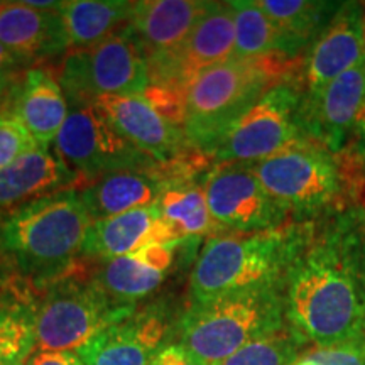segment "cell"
<instances>
[{
	"instance_id": "26",
	"label": "cell",
	"mask_w": 365,
	"mask_h": 365,
	"mask_svg": "<svg viewBox=\"0 0 365 365\" xmlns=\"http://www.w3.org/2000/svg\"><path fill=\"white\" fill-rule=\"evenodd\" d=\"M340 4L314 0H257V6L289 39L298 54L323 33Z\"/></svg>"
},
{
	"instance_id": "12",
	"label": "cell",
	"mask_w": 365,
	"mask_h": 365,
	"mask_svg": "<svg viewBox=\"0 0 365 365\" xmlns=\"http://www.w3.org/2000/svg\"><path fill=\"white\" fill-rule=\"evenodd\" d=\"M235 19L230 2H210L207 12L176 51L149 59L150 85L188 91L196 76L234 59Z\"/></svg>"
},
{
	"instance_id": "40",
	"label": "cell",
	"mask_w": 365,
	"mask_h": 365,
	"mask_svg": "<svg viewBox=\"0 0 365 365\" xmlns=\"http://www.w3.org/2000/svg\"><path fill=\"white\" fill-rule=\"evenodd\" d=\"M2 6H4V2H0V9H2Z\"/></svg>"
},
{
	"instance_id": "23",
	"label": "cell",
	"mask_w": 365,
	"mask_h": 365,
	"mask_svg": "<svg viewBox=\"0 0 365 365\" xmlns=\"http://www.w3.org/2000/svg\"><path fill=\"white\" fill-rule=\"evenodd\" d=\"M134 2L127 0H71L59 17L68 49L93 48L129 24Z\"/></svg>"
},
{
	"instance_id": "39",
	"label": "cell",
	"mask_w": 365,
	"mask_h": 365,
	"mask_svg": "<svg viewBox=\"0 0 365 365\" xmlns=\"http://www.w3.org/2000/svg\"><path fill=\"white\" fill-rule=\"evenodd\" d=\"M364 66H365V49H364Z\"/></svg>"
},
{
	"instance_id": "2",
	"label": "cell",
	"mask_w": 365,
	"mask_h": 365,
	"mask_svg": "<svg viewBox=\"0 0 365 365\" xmlns=\"http://www.w3.org/2000/svg\"><path fill=\"white\" fill-rule=\"evenodd\" d=\"M80 190H66L0 215V269L48 287L73 271L91 225Z\"/></svg>"
},
{
	"instance_id": "8",
	"label": "cell",
	"mask_w": 365,
	"mask_h": 365,
	"mask_svg": "<svg viewBox=\"0 0 365 365\" xmlns=\"http://www.w3.org/2000/svg\"><path fill=\"white\" fill-rule=\"evenodd\" d=\"M304 91L277 81L255 102L213 150L217 164H254L309 140L303 124Z\"/></svg>"
},
{
	"instance_id": "34",
	"label": "cell",
	"mask_w": 365,
	"mask_h": 365,
	"mask_svg": "<svg viewBox=\"0 0 365 365\" xmlns=\"http://www.w3.org/2000/svg\"><path fill=\"white\" fill-rule=\"evenodd\" d=\"M24 66V63L19 61V59L0 44V83L12 86L21 78L19 75H22V68Z\"/></svg>"
},
{
	"instance_id": "6",
	"label": "cell",
	"mask_w": 365,
	"mask_h": 365,
	"mask_svg": "<svg viewBox=\"0 0 365 365\" xmlns=\"http://www.w3.org/2000/svg\"><path fill=\"white\" fill-rule=\"evenodd\" d=\"M134 309V304L113 301L95 277H80L71 271L46 287L43 299L36 304V349L41 352L80 350Z\"/></svg>"
},
{
	"instance_id": "1",
	"label": "cell",
	"mask_w": 365,
	"mask_h": 365,
	"mask_svg": "<svg viewBox=\"0 0 365 365\" xmlns=\"http://www.w3.org/2000/svg\"><path fill=\"white\" fill-rule=\"evenodd\" d=\"M286 322L308 344L330 346L365 333V213L313 225L284 282Z\"/></svg>"
},
{
	"instance_id": "14",
	"label": "cell",
	"mask_w": 365,
	"mask_h": 365,
	"mask_svg": "<svg viewBox=\"0 0 365 365\" xmlns=\"http://www.w3.org/2000/svg\"><path fill=\"white\" fill-rule=\"evenodd\" d=\"M365 4L341 2L304 63V95H314L345 71L364 63Z\"/></svg>"
},
{
	"instance_id": "7",
	"label": "cell",
	"mask_w": 365,
	"mask_h": 365,
	"mask_svg": "<svg viewBox=\"0 0 365 365\" xmlns=\"http://www.w3.org/2000/svg\"><path fill=\"white\" fill-rule=\"evenodd\" d=\"M56 76L71 108L107 95H143L150 85L148 58L127 26L93 48L66 53Z\"/></svg>"
},
{
	"instance_id": "24",
	"label": "cell",
	"mask_w": 365,
	"mask_h": 365,
	"mask_svg": "<svg viewBox=\"0 0 365 365\" xmlns=\"http://www.w3.org/2000/svg\"><path fill=\"white\" fill-rule=\"evenodd\" d=\"M156 208L175 244L218 234L210 213L203 180H181L164 191Z\"/></svg>"
},
{
	"instance_id": "30",
	"label": "cell",
	"mask_w": 365,
	"mask_h": 365,
	"mask_svg": "<svg viewBox=\"0 0 365 365\" xmlns=\"http://www.w3.org/2000/svg\"><path fill=\"white\" fill-rule=\"evenodd\" d=\"M164 120L182 129L186 117V91L168 85H149L140 95Z\"/></svg>"
},
{
	"instance_id": "27",
	"label": "cell",
	"mask_w": 365,
	"mask_h": 365,
	"mask_svg": "<svg viewBox=\"0 0 365 365\" xmlns=\"http://www.w3.org/2000/svg\"><path fill=\"white\" fill-rule=\"evenodd\" d=\"M36 304L29 291L16 289L0 299V365H24L36 346Z\"/></svg>"
},
{
	"instance_id": "20",
	"label": "cell",
	"mask_w": 365,
	"mask_h": 365,
	"mask_svg": "<svg viewBox=\"0 0 365 365\" xmlns=\"http://www.w3.org/2000/svg\"><path fill=\"white\" fill-rule=\"evenodd\" d=\"M181 244H148L135 252L105 261L95 279L113 301L134 304L158 289L175 264Z\"/></svg>"
},
{
	"instance_id": "5",
	"label": "cell",
	"mask_w": 365,
	"mask_h": 365,
	"mask_svg": "<svg viewBox=\"0 0 365 365\" xmlns=\"http://www.w3.org/2000/svg\"><path fill=\"white\" fill-rule=\"evenodd\" d=\"M279 61L230 59L203 71L186 91V140L191 148L212 156L239 118L281 81Z\"/></svg>"
},
{
	"instance_id": "28",
	"label": "cell",
	"mask_w": 365,
	"mask_h": 365,
	"mask_svg": "<svg viewBox=\"0 0 365 365\" xmlns=\"http://www.w3.org/2000/svg\"><path fill=\"white\" fill-rule=\"evenodd\" d=\"M308 341L286 325L282 330L254 340L218 365H293Z\"/></svg>"
},
{
	"instance_id": "11",
	"label": "cell",
	"mask_w": 365,
	"mask_h": 365,
	"mask_svg": "<svg viewBox=\"0 0 365 365\" xmlns=\"http://www.w3.org/2000/svg\"><path fill=\"white\" fill-rule=\"evenodd\" d=\"M203 190L218 234H254L287 225L291 213L267 193L250 164H217Z\"/></svg>"
},
{
	"instance_id": "9",
	"label": "cell",
	"mask_w": 365,
	"mask_h": 365,
	"mask_svg": "<svg viewBox=\"0 0 365 365\" xmlns=\"http://www.w3.org/2000/svg\"><path fill=\"white\" fill-rule=\"evenodd\" d=\"M250 168L267 193L299 218L335 207L341 195L335 158L313 140L291 145Z\"/></svg>"
},
{
	"instance_id": "15",
	"label": "cell",
	"mask_w": 365,
	"mask_h": 365,
	"mask_svg": "<svg viewBox=\"0 0 365 365\" xmlns=\"http://www.w3.org/2000/svg\"><path fill=\"white\" fill-rule=\"evenodd\" d=\"M170 331L166 313L158 307L134 309L76 350L85 365H150Z\"/></svg>"
},
{
	"instance_id": "4",
	"label": "cell",
	"mask_w": 365,
	"mask_h": 365,
	"mask_svg": "<svg viewBox=\"0 0 365 365\" xmlns=\"http://www.w3.org/2000/svg\"><path fill=\"white\" fill-rule=\"evenodd\" d=\"M284 289H255L190 307L178 328L180 345L203 365H218L250 341L287 325Z\"/></svg>"
},
{
	"instance_id": "36",
	"label": "cell",
	"mask_w": 365,
	"mask_h": 365,
	"mask_svg": "<svg viewBox=\"0 0 365 365\" xmlns=\"http://www.w3.org/2000/svg\"><path fill=\"white\" fill-rule=\"evenodd\" d=\"M9 276H11V274H6V272L2 271V269H0V299L6 298L7 294L14 293V291H16V289H19V286H11V284L7 286V277Z\"/></svg>"
},
{
	"instance_id": "31",
	"label": "cell",
	"mask_w": 365,
	"mask_h": 365,
	"mask_svg": "<svg viewBox=\"0 0 365 365\" xmlns=\"http://www.w3.org/2000/svg\"><path fill=\"white\" fill-rule=\"evenodd\" d=\"M307 355L318 365H365V333L330 346H317Z\"/></svg>"
},
{
	"instance_id": "13",
	"label": "cell",
	"mask_w": 365,
	"mask_h": 365,
	"mask_svg": "<svg viewBox=\"0 0 365 365\" xmlns=\"http://www.w3.org/2000/svg\"><path fill=\"white\" fill-rule=\"evenodd\" d=\"M100 115L132 145L161 164L175 163L190 153L185 130L159 115L140 95H107L91 103Z\"/></svg>"
},
{
	"instance_id": "18",
	"label": "cell",
	"mask_w": 365,
	"mask_h": 365,
	"mask_svg": "<svg viewBox=\"0 0 365 365\" xmlns=\"http://www.w3.org/2000/svg\"><path fill=\"white\" fill-rule=\"evenodd\" d=\"M208 6L202 0H140L132 6L127 31L149 61L176 51Z\"/></svg>"
},
{
	"instance_id": "37",
	"label": "cell",
	"mask_w": 365,
	"mask_h": 365,
	"mask_svg": "<svg viewBox=\"0 0 365 365\" xmlns=\"http://www.w3.org/2000/svg\"><path fill=\"white\" fill-rule=\"evenodd\" d=\"M12 86H9L6 83H0V110H2V107L6 105V97L9 95V91H11Z\"/></svg>"
},
{
	"instance_id": "25",
	"label": "cell",
	"mask_w": 365,
	"mask_h": 365,
	"mask_svg": "<svg viewBox=\"0 0 365 365\" xmlns=\"http://www.w3.org/2000/svg\"><path fill=\"white\" fill-rule=\"evenodd\" d=\"M235 49L234 59L240 61H267L298 56L289 39L257 6V0H234Z\"/></svg>"
},
{
	"instance_id": "3",
	"label": "cell",
	"mask_w": 365,
	"mask_h": 365,
	"mask_svg": "<svg viewBox=\"0 0 365 365\" xmlns=\"http://www.w3.org/2000/svg\"><path fill=\"white\" fill-rule=\"evenodd\" d=\"M313 223L254 234H217L205 242L190 276V307L255 289H284Z\"/></svg>"
},
{
	"instance_id": "35",
	"label": "cell",
	"mask_w": 365,
	"mask_h": 365,
	"mask_svg": "<svg viewBox=\"0 0 365 365\" xmlns=\"http://www.w3.org/2000/svg\"><path fill=\"white\" fill-rule=\"evenodd\" d=\"M349 145L359 156H365V100L360 105L357 117H355L352 132H350Z\"/></svg>"
},
{
	"instance_id": "16",
	"label": "cell",
	"mask_w": 365,
	"mask_h": 365,
	"mask_svg": "<svg viewBox=\"0 0 365 365\" xmlns=\"http://www.w3.org/2000/svg\"><path fill=\"white\" fill-rule=\"evenodd\" d=\"M365 100V66L345 71L303 102V124L307 137L339 154L349 145L350 132L360 105Z\"/></svg>"
},
{
	"instance_id": "38",
	"label": "cell",
	"mask_w": 365,
	"mask_h": 365,
	"mask_svg": "<svg viewBox=\"0 0 365 365\" xmlns=\"http://www.w3.org/2000/svg\"><path fill=\"white\" fill-rule=\"evenodd\" d=\"M293 365H318V364L313 362L312 359H308L307 355H303V357H299Z\"/></svg>"
},
{
	"instance_id": "32",
	"label": "cell",
	"mask_w": 365,
	"mask_h": 365,
	"mask_svg": "<svg viewBox=\"0 0 365 365\" xmlns=\"http://www.w3.org/2000/svg\"><path fill=\"white\" fill-rule=\"evenodd\" d=\"M150 365H203L180 344L164 346Z\"/></svg>"
},
{
	"instance_id": "33",
	"label": "cell",
	"mask_w": 365,
	"mask_h": 365,
	"mask_svg": "<svg viewBox=\"0 0 365 365\" xmlns=\"http://www.w3.org/2000/svg\"><path fill=\"white\" fill-rule=\"evenodd\" d=\"M24 365H85L73 352H41L31 354Z\"/></svg>"
},
{
	"instance_id": "29",
	"label": "cell",
	"mask_w": 365,
	"mask_h": 365,
	"mask_svg": "<svg viewBox=\"0 0 365 365\" xmlns=\"http://www.w3.org/2000/svg\"><path fill=\"white\" fill-rule=\"evenodd\" d=\"M39 148L22 122L4 105L0 110V170Z\"/></svg>"
},
{
	"instance_id": "21",
	"label": "cell",
	"mask_w": 365,
	"mask_h": 365,
	"mask_svg": "<svg viewBox=\"0 0 365 365\" xmlns=\"http://www.w3.org/2000/svg\"><path fill=\"white\" fill-rule=\"evenodd\" d=\"M0 44L26 66L68 49L59 12L38 11L26 2H4L0 9Z\"/></svg>"
},
{
	"instance_id": "22",
	"label": "cell",
	"mask_w": 365,
	"mask_h": 365,
	"mask_svg": "<svg viewBox=\"0 0 365 365\" xmlns=\"http://www.w3.org/2000/svg\"><path fill=\"white\" fill-rule=\"evenodd\" d=\"M148 244H175L163 225L156 205L91 222L80 255L110 261Z\"/></svg>"
},
{
	"instance_id": "10",
	"label": "cell",
	"mask_w": 365,
	"mask_h": 365,
	"mask_svg": "<svg viewBox=\"0 0 365 365\" xmlns=\"http://www.w3.org/2000/svg\"><path fill=\"white\" fill-rule=\"evenodd\" d=\"M54 149L80 176L83 186L112 173L158 164L118 134L91 105L70 108V115L54 140Z\"/></svg>"
},
{
	"instance_id": "19",
	"label": "cell",
	"mask_w": 365,
	"mask_h": 365,
	"mask_svg": "<svg viewBox=\"0 0 365 365\" xmlns=\"http://www.w3.org/2000/svg\"><path fill=\"white\" fill-rule=\"evenodd\" d=\"M78 185L80 176L56 153L36 148L0 170V215Z\"/></svg>"
},
{
	"instance_id": "17",
	"label": "cell",
	"mask_w": 365,
	"mask_h": 365,
	"mask_svg": "<svg viewBox=\"0 0 365 365\" xmlns=\"http://www.w3.org/2000/svg\"><path fill=\"white\" fill-rule=\"evenodd\" d=\"M6 107L22 122L39 148L49 149L70 115L58 76L41 66L27 68L12 85Z\"/></svg>"
}]
</instances>
